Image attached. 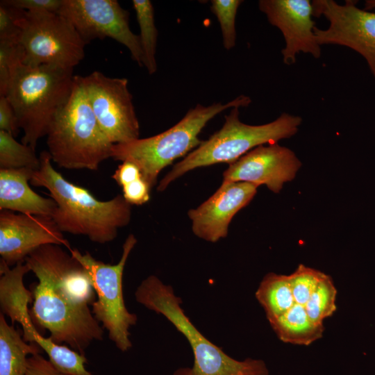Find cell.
Segmentation results:
<instances>
[{"label": "cell", "mask_w": 375, "mask_h": 375, "mask_svg": "<svg viewBox=\"0 0 375 375\" xmlns=\"http://www.w3.org/2000/svg\"><path fill=\"white\" fill-rule=\"evenodd\" d=\"M24 262L38 279L29 310L34 324L48 330L55 343L85 355L92 342L103 339V328L90 308L96 293L88 272L56 244L40 247Z\"/></svg>", "instance_id": "1"}, {"label": "cell", "mask_w": 375, "mask_h": 375, "mask_svg": "<svg viewBox=\"0 0 375 375\" xmlns=\"http://www.w3.org/2000/svg\"><path fill=\"white\" fill-rule=\"evenodd\" d=\"M40 166L30 181L46 188L56 203L51 218L62 233L81 235L92 242L106 244L115 240L120 228L131 219V205L117 194L111 199H97L88 190L67 181L52 165L48 151L40 156Z\"/></svg>", "instance_id": "2"}, {"label": "cell", "mask_w": 375, "mask_h": 375, "mask_svg": "<svg viewBox=\"0 0 375 375\" xmlns=\"http://www.w3.org/2000/svg\"><path fill=\"white\" fill-rule=\"evenodd\" d=\"M74 69L49 65L18 64L12 70L5 95L15 112L22 142L35 150L46 136L56 112L68 101L74 83Z\"/></svg>", "instance_id": "3"}, {"label": "cell", "mask_w": 375, "mask_h": 375, "mask_svg": "<svg viewBox=\"0 0 375 375\" xmlns=\"http://www.w3.org/2000/svg\"><path fill=\"white\" fill-rule=\"evenodd\" d=\"M46 136L52 162L62 168L96 171L111 158L113 144L94 115L79 75H75L72 94L55 115Z\"/></svg>", "instance_id": "4"}, {"label": "cell", "mask_w": 375, "mask_h": 375, "mask_svg": "<svg viewBox=\"0 0 375 375\" xmlns=\"http://www.w3.org/2000/svg\"><path fill=\"white\" fill-rule=\"evenodd\" d=\"M251 102L249 97L240 95L225 104L217 102L204 106L197 103L178 123L158 135L113 144L111 158L136 165L152 188L164 168L199 146L202 141L199 135L210 119L226 109L247 107Z\"/></svg>", "instance_id": "5"}, {"label": "cell", "mask_w": 375, "mask_h": 375, "mask_svg": "<svg viewBox=\"0 0 375 375\" xmlns=\"http://www.w3.org/2000/svg\"><path fill=\"white\" fill-rule=\"evenodd\" d=\"M136 301L163 315L188 341L194 355L192 367H181L173 375H269L262 360H235L205 338L184 313L182 300L172 286L151 275L137 288Z\"/></svg>", "instance_id": "6"}, {"label": "cell", "mask_w": 375, "mask_h": 375, "mask_svg": "<svg viewBox=\"0 0 375 375\" xmlns=\"http://www.w3.org/2000/svg\"><path fill=\"white\" fill-rule=\"evenodd\" d=\"M239 108H232L224 116V123L219 131L174 165L160 180L158 191H164L174 180L190 170L221 162L231 165L258 146L290 138L298 132L302 122L301 117L283 112L265 124H247L240 119Z\"/></svg>", "instance_id": "7"}, {"label": "cell", "mask_w": 375, "mask_h": 375, "mask_svg": "<svg viewBox=\"0 0 375 375\" xmlns=\"http://www.w3.org/2000/svg\"><path fill=\"white\" fill-rule=\"evenodd\" d=\"M137 244L133 234L125 240L122 256L117 264L110 265L95 259L85 251L71 249L69 252L88 272L94 289L97 300L92 304L95 319L108 332L109 339L122 352L132 347L129 328L138 321L135 314L126 307L122 290L124 269L128 258Z\"/></svg>", "instance_id": "8"}, {"label": "cell", "mask_w": 375, "mask_h": 375, "mask_svg": "<svg viewBox=\"0 0 375 375\" xmlns=\"http://www.w3.org/2000/svg\"><path fill=\"white\" fill-rule=\"evenodd\" d=\"M17 23L24 64L74 69L83 59L86 43L59 13L17 9Z\"/></svg>", "instance_id": "9"}, {"label": "cell", "mask_w": 375, "mask_h": 375, "mask_svg": "<svg viewBox=\"0 0 375 375\" xmlns=\"http://www.w3.org/2000/svg\"><path fill=\"white\" fill-rule=\"evenodd\" d=\"M30 269L24 262L10 268L0 260V306L1 312L8 315L12 325L18 322L26 342L35 343L44 351L49 362L65 375H94L86 369L88 359L85 355L62 344L55 343L50 338L43 337L34 324L28 304L33 301V294L27 290L23 278Z\"/></svg>", "instance_id": "10"}, {"label": "cell", "mask_w": 375, "mask_h": 375, "mask_svg": "<svg viewBox=\"0 0 375 375\" xmlns=\"http://www.w3.org/2000/svg\"><path fill=\"white\" fill-rule=\"evenodd\" d=\"M89 104L103 133L113 144L140 138L133 96L125 78H111L99 71L81 76Z\"/></svg>", "instance_id": "11"}, {"label": "cell", "mask_w": 375, "mask_h": 375, "mask_svg": "<svg viewBox=\"0 0 375 375\" xmlns=\"http://www.w3.org/2000/svg\"><path fill=\"white\" fill-rule=\"evenodd\" d=\"M58 13L67 18L87 44L110 38L125 46L143 67L139 35L129 26V12L116 0H62Z\"/></svg>", "instance_id": "12"}, {"label": "cell", "mask_w": 375, "mask_h": 375, "mask_svg": "<svg viewBox=\"0 0 375 375\" xmlns=\"http://www.w3.org/2000/svg\"><path fill=\"white\" fill-rule=\"evenodd\" d=\"M356 1L343 4L334 0L312 1L314 17L324 16L329 23L326 29L315 28L319 45L347 47L367 61L375 79V12L360 8Z\"/></svg>", "instance_id": "13"}, {"label": "cell", "mask_w": 375, "mask_h": 375, "mask_svg": "<svg viewBox=\"0 0 375 375\" xmlns=\"http://www.w3.org/2000/svg\"><path fill=\"white\" fill-rule=\"evenodd\" d=\"M45 244L72 249L51 217L0 210V255L7 265L24 262L31 252Z\"/></svg>", "instance_id": "14"}, {"label": "cell", "mask_w": 375, "mask_h": 375, "mask_svg": "<svg viewBox=\"0 0 375 375\" xmlns=\"http://www.w3.org/2000/svg\"><path fill=\"white\" fill-rule=\"evenodd\" d=\"M259 10L268 22L281 32L285 47L281 50L283 62L291 65L297 55L308 53L315 58L322 54L317 41L313 20V7L309 0H260Z\"/></svg>", "instance_id": "15"}, {"label": "cell", "mask_w": 375, "mask_h": 375, "mask_svg": "<svg viewBox=\"0 0 375 375\" xmlns=\"http://www.w3.org/2000/svg\"><path fill=\"white\" fill-rule=\"evenodd\" d=\"M301 162L290 149L278 143L258 146L240 158L223 173V182H246L265 185L278 193L292 181Z\"/></svg>", "instance_id": "16"}, {"label": "cell", "mask_w": 375, "mask_h": 375, "mask_svg": "<svg viewBox=\"0 0 375 375\" xmlns=\"http://www.w3.org/2000/svg\"><path fill=\"white\" fill-rule=\"evenodd\" d=\"M258 188L246 182H222L211 197L188 211L193 233L210 242L226 238L232 219L251 201Z\"/></svg>", "instance_id": "17"}, {"label": "cell", "mask_w": 375, "mask_h": 375, "mask_svg": "<svg viewBox=\"0 0 375 375\" xmlns=\"http://www.w3.org/2000/svg\"><path fill=\"white\" fill-rule=\"evenodd\" d=\"M34 172L26 168L0 169V210L51 217L56 203L32 190L28 181Z\"/></svg>", "instance_id": "18"}, {"label": "cell", "mask_w": 375, "mask_h": 375, "mask_svg": "<svg viewBox=\"0 0 375 375\" xmlns=\"http://www.w3.org/2000/svg\"><path fill=\"white\" fill-rule=\"evenodd\" d=\"M13 325L0 313V375H26L28 356L40 353L35 343L26 342Z\"/></svg>", "instance_id": "19"}, {"label": "cell", "mask_w": 375, "mask_h": 375, "mask_svg": "<svg viewBox=\"0 0 375 375\" xmlns=\"http://www.w3.org/2000/svg\"><path fill=\"white\" fill-rule=\"evenodd\" d=\"M269 324L282 342L293 344L309 345L324 332L323 324L312 321L304 306L297 303Z\"/></svg>", "instance_id": "20"}, {"label": "cell", "mask_w": 375, "mask_h": 375, "mask_svg": "<svg viewBox=\"0 0 375 375\" xmlns=\"http://www.w3.org/2000/svg\"><path fill=\"white\" fill-rule=\"evenodd\" d=\"M256 297L262 306L269 322L295 304L288 275L272 272L265 275L256 292Z\"/></svg>", "instance_id": "21"}, {"label": "cell", "mask_w": 375, "mask_h": 375, "mask_svg": "<svg viewBox=\"0 0 375 375\" xmlns=\"http://www.w3.org/2000/svg\"><path fill=\"white\" fill-rule=\"evenodd\" d=\"M132 4L140 27L143 66L151 75L157 70L156 52L158 30L155 24L154 9L149 0H133Z\"/></svg>", "instance_id": "22"}, {"label": "cell", "mask_w": 375, "mask_h": 375, "mask_svg": "<svg viewBox=\"0 0 375 375\" xmlns=\"http://www.w3.org/2000/svg\"><path fill=\"white\" fill-rule=\"evenodd\" d=\"M40 166V160L35 149L0 130V169L26 168L36 171Z\"/></svg>", "instance_id": "23"}, {"label": "cell", "mask_w": 375, "mask_h": 375, "mask_svg": "<svg viewBox=\"0 0 375 375\" xmlns=\"http://www.w3.org/2000/svg\"><path fill=\"white\" fill-rule=\"evenodd\" d=\"M336 295L333 280L326 274L304 305L310 318L317 324H323V321L336 310Z\"/></svg>", "instance_id": "24"}, {"label": "cell", "mask_w": 375, "mask_h": 375, "mask_svg": "<svg viewBox=\"0 0 375 375\" xmlns=\"http://www.w3.org/2000/svg\"><path fill=\"white\" fill-rule=\"evenodd\" d=\"M241 0H212L210 10L216 16L221 28L224 47L233 49L236 42L235 17Z\"/></svg>", "instance_id": "25"}, {"label": "cell", "mask_w": 375, "mask_h": 375, "mask_svg": "<svg viewBox=\"0 0 375 375\" xmlns=\"http://www.w3.org/2000/svg\"><path fill=\"white\" fill-rule=\"evenodd\" d=\"M325 275L301 264L288 275L295 303L304 306Z\"/></svg>", "instance_id": "26"}, {"label": "cell", "mask_w": 375, "mask_h": 375, "mask_svg": "<svg viewBox=\"0 0 375 375\" xmlns=\"http://www.w3.org/2000/svg\"><path fill=\"white\" fill-rule=\"evenodd\" d=\"M24 60L18 41L0 40V96L5 95L13 69Z\"/></svg>", "instance_id": "27"}, {"label": "cell", "mask_w": 375, "mask_h": 375, "mask_svg": "<svg viewBox=\"0 0 375 375\" xmlns=\"http://www.w3.org/2000/svg\"><path fill=\"white\" fill-rule=\"evenodd\" d=\"M19 35L17 9L0 3V40L19 42Z\"/></svg>", "instance_id": "28"}, {"label": "cell", "mask_w": 375, "mask_h": 375, "mask_svg": "<svg viewBox=\"0 0 375 375\" xmlns=\"http://www.w3.org/2000/svg\"><path fill=\"white\" fill-rule=\"evenodd\" d=\"M122 189L123 197L130 205H142L150 199L151 188L143 177L124 185Z\"/></svg>", "instance_id": "29"}, {"label": "cell", "mask_w": 375, "mask_h": 375, "mask_svg": "<svg viewBox=\"0 0 375 375\" xmlns=\"http://www.w3.org/2000/svg\"><path fill=\"white\" fill-rule=\"evenodd\" d=\"M0 3L25 11L58 12L62 0H1Z\"/></svg>", "instance_id": "30"}, {"label": "cell", "mask_w": 375, "mask_h": 375, "mask_svg": "<svg viewBox=\"0 0 375 375\" xmlns=\"http://www.w3.org/2000/svg\"><path fill=\"white\" fill-rule=\"evenodd\" d=\"M19 129L17 119L12 105L6 96H0V130L15 137Z\"/></svg>", "instance_id": "31"}, {"label": "cell", "mask_w": 375, "mask_h": 375, "mask_svg": "<svg viewBox=\"0 0 375 375\" xmlns=\"http://www.w3.org/2000/svg\"><path fill=\"white\" fill-rule=\"evenodd\" d=\"M26 375H65L57 370L49 360L40 353L32 355L28 358Z\"/></svg>", "instance_id": "32"}, {"label": "cell", "mask_w": 375, "mask_h": 375, "mask_svg": "<svg viewBox=\"0 0 375 375\" xmlns=\"http://www.w3.org/2000/svg\"><path fill=\"white\" fill-rule=\"evenodd\" d=\"M142 177L139 167L129 161H123L112 175V178L121 188Z\"/></svg>", "instance_id": "33"}, {"label": "cell", "mask_w": 375, "mask_h": 375, "mask_svg": "<svg viewBox=\"0 0 375 375\" xmlns=\"http://www.w3.org/2000/svg\"><path fill=\"white\" fill-rule=\"evenodd\" d=\"M364 9L367 10H372L373 9H375V0L365 1Z\"/></svg>", "instance_id": "34"}]
</instances>
